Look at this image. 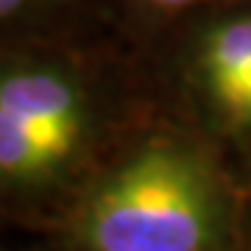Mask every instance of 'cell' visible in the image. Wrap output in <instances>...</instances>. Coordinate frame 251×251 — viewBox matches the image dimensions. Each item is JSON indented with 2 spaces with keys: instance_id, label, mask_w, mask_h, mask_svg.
Returning <instances> with one entry per match:
<instances>
[{
  "instance_id": "cell-1",
  "label": "cell",
  "mask_w": 251,
  "mask_h": 251,
  "mask_svg": "<svg viewBox=\"0 0 251 251\" xmlns=\"http://www.w3.org/2000/svg\"><path fill=\"white\" fill-rule=\"evenodd\" d=\"M100 45L0 50V204L78 196L153 106V92Z\"/></svg>"
},
{
  "instance_id": "cell-2",
  "label": "cell",
  "mask_w": 251,
  "mask_h": 251,
  "mask_svg": "<svg viewBox=\"0 0 251 251\" xmlns=\"http://www.w3.org/2000/svg\"><path fill=\"white\" fill-rule=\"evenodd\" d=\"M243 181L226 148L156 103L67 209L75 251H237Z\"/></svg>"
},
{
  "instance_id": "cell-3",
  "label": "cell",
  "mask_w": 251,
  "mask_h": 251,
  "mask_svg": "<svg viewBox=\"0 0 251 251\" xmlns=\"http://www.w3.org/2000/svg\"><path fill=\"white\" fill-rule=\"evenodd\" d=\"M153 98L181 123L251 153V0L209 11L156 42Z\"/></svg>"
},
{
  "instance_id": "cell-4",
  "label": "cell",
  "mask_w": 251,
  "mask_h": 251,
  "mask_svg": "<svg viewBox=\"0 0 251 251\" xmlns=\"http://www.w3.org/2000/svg\"><path fill=\"white\" fill-rule=\"evenodd\" d=\"M106 25H117V0H0V50L100 45Z\"/></svg>"
},
{
  "instance_id": "cell-5",
  "label": "cell",
  "mask_w": 251,
  "mask_h": 251,
  "mask_svg": "<svg viewBox=\"0 0 251 251\" xmlns=\"http://www.w3.org/2000/svg\"><path fill=\"white\" fill-rule=\"evenodd\" d=\"M237 3L246 0H117V25L131 31L134 39H159L190 20Z\"/></svg>"
},
{
  "instance_id": "cell-6",
  "label": "cell",
  "mask_w": 251,
  "mask_h": 251,
  "mask_svg": "<svg viewBox=\"0 0 251 251\" xmlns=\"http://www.w3.org/2000/svg\"><path fill=\"white\" fill-rule=\"evenodd\" d=\"M237 251H251V181H243V212H240Z\"/></svg>"
}]
</instances>
